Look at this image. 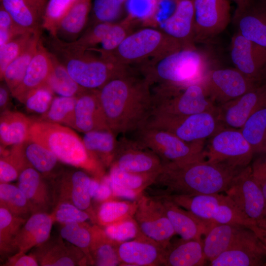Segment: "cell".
Returning a JSON list of instances; mask_svg holds the SVG:
<instances>
[{"label": "cell", "instance_id": "cell-1", "mask_svg": "<svg viewBox=\"0 0 266 266\" xmlns=\"http://www.w3.org/2000/svg\"><path fill=\"white\" fill-rule=\"evenodd\" d=\"M147 79L127 71L98 89L107 124L117 135L134 132L146 123L153 110V95Z\"/></svg>", "mask_w": 266, "mask_h": 266}, {"label": "cell", "instance_id": "cell-41", "mask_svg": "<svg viewBox=\"0 0 266 266\" xmlns=\"http://www.w3.org/2000/svg\"><path fill=\"white\" fill-rule=\"evenodd\" d=\"M53 68L46 84L60 96H78L85 89L69 75L65 66L52 55Z\"/></svg>", "mask_w": 266, "mask_h": 266}, {"label": "cell", "instance_id": "cell-35", "mask_svg": "<svg viewBox=\"0 0 266 266\" xmlns=\"http://www.w3.org/2000/svg\"><path fill=\"white\" fill-rule=\"evenodd\" d=\"M117 244V242L109 238L100 226H92V239L89 248L90 263L99 266L120 265Z\"/></svg>", "mask_w": 266, "mask_h": 266}, {"label": "cell", "instance_id": "cell-43", "mask_svg": "<svg viewBox=\"0 0 266 266\" xmlns=\"http://www.w3.org/2000/svg\"><path fill=\"white\" fill-rule=\"evenodd\" d=\"M76 97H54L48 110L41 115L39 120L72 127Z\"/></svg>", "mask_w": 266, "mask_h": 266}, {"label": "cell", "instance_id": "cell-7", "mask_svg": "<svg viewBox=\"0 0 266 266\" xmlns=\"http://www.w3.org/2000/svg\"><path fill=\"white\" fill-rule=\"evenodd\" d=\"M197 217L213 224H233L250 228L254 222L248 219L226 194L163 196Z\"/></svg>", "mask_w": 266, "mask_h": 266}, {"label": "cell", "instance_id": "cell-40", "mask_svg": "<svg viewBox=\"0 0 266 266\" xmlns=\"http://www.w3.org/2000/svg\"><path fill=\"white\" fill-rule=\"evenodd\" d=\"M136 207V200L133 202L106 200L102 202L95 213L94 221L103 228L133 217Z\"/></svg>", "mask_w": 266, "mask_h": 266}, {"label": "cell", "instance_id": "cell-38", "mask_svg": "<svg viewBox=\"0 0 266 266\" xmlns=\"http://www.w3.org/2000/svg\"><path fill=\"white\" fill-rule=\"evenodd\" d=\"M240 130L254 154L266 153V103L253 113Z\"/></svg>", "mask_w": 266, "mask_h": 266}, {"label": "cell", "instance_id": "cell-31", "mask_svg": "<svg viewBox=\"0 0 266 266\" xmlns=\"http://www.w3.org/2000/svg\"><path fill=\"white\" fill-rule=\"evenodd\" d=\"M207 261L203 252V239H183L170 243L165 249L163 266H201Z\"/></svg>", "mask_w": 266, "mask_h": 266}, {"label": "cell", "instance_id": "cell-23", "mask_svg": "<svg viewBox=\"0 0 266 266\" xmlns=\"http://www.w3.org/2000/svg\"><path fill=\"white\" fill-rule=\"evenodd\" d=\"M72 128L83 133L111 130L100 100L98 89H85L77 96Z\"/></svg>", "mask_w": 266, "mask_h": 266}, {"label": "cell", "instance_id": "cell-64", "mask_svg": "<svg viewBox=\"0 0 266 266\" xmlns=\"http://www.w3.org/2000/svg\"><path fill=\"white\" fill-rule=\"evenodd\" d=\"M262 188L263 192V194H264L265 200L266 214V182L262 186Z\"/></svg>", "mask_w": 266, "mask_h": 266}, {"label": "cell", "instance_id": "cell-37", "mask_svg": "<svg viewBox=\"0 0 266 266\" xmlns=\"http://www.w3.org/2000/svg\"><path fill=\"white\" fill-rule=\"evenodd\" d=\"M18 145L31 167L44 177L53 174L59 160L51 151L30 138Z\"/></svg>", "mask_w": 266, "mask_h": 266}, {"label": "cell", "instance_id": "cell-3", "mask_svg": "<svg viewBox=\"0 0 266 266\" xmlns=\"http://www.w3.org/2000/svg\"><path fill=\"white\" fill-rule=\"evenodd\" d=\"M29 138L51 151L62 163L97 176L102 174V165L87 151L82 139L67 126L33 120Z\"/></svg>", "mask_w": 266, "mask_h": 266}, {"label": "cell", "instance_id": "cell-15", "mask_svg": "<svg viewBox=\"0 0 266 266\" xmlns=\"http://www.w3.org/2000/svg\"><path fill=\"white\" fill-rule=\"evenodd\" d=\"M128 172L140 174L159 173L163 167L160 158L134 139L122 137L110 165Z\"/></svg>", "mask_w": 266, "mask_h": 266}, {"label": "cell", "instance_id": "cell-13", "mask_svg": "<svg viewBox=\"0 0 266 266\" xmlns=\"http://www.w3.org/2000/svg\"><path fill=\"white\" fill-rule=\"evenodd\" d=\"M136 200L137 207L133 218L140 231L144 235L166 248L176 233L161 200L142 194Z\"/></svg>", "mask_w": 266, "mask_h": 266}, {"label": "cell", "instance_id": "cell-22", "mask_svg": "<svg viewBox=\"0 0 266 266\" xmlns=\"http://www.w3.org/2000/svg\"><path fill=\"white\" fill-rule=\"evenodd\" d=\"M165 249L161 244L145 235L117 242L116 246L122 266H163Z\"/></svg>", "mask_w": 266, "mask_h": 266}, {"label": "cell", "instance_id": "cell-39", "mask_svg": "<svg viewBox=\"0 0 266 266\" xmlns=\"http://www.w3.org/2000/svg\"><path fill=\"white\" fill-rule=\"evenodd\" d=\"M41 32L35 33L27 49L6 67L3 77L11 93L22 82L29 66L35 54L40 38Z\"/></svg>", "mask_w": 266, "mask_h": 266}, {"label": "cell", "instance_id": "cell-32", "mask_svg": "<svg viewBox=\"0 0 266 266\" xmlns=\"http://www.w3.org/2000/svg\"><path fill=\"white\" fill-rule=\"evenodd\" d=\"M248 227L233 224H217L206 233L203 239V252L210 262L229 248Z\"/></svg>", "mask_w": 266, "mask_h": 266}, {"label": "cell", "instance_id": "cell-29", "mask_svg": "<svg viewBox=\"0 0 266 266\" xmlns=\"http://www.w3.org/2000/svg\"><path fill=\"white\" fill-rule=\"evenodd\" d=\"M52 68V55L45 49L41 39L22 82L11 95L20 101L29 92L45 85Z\"/></svg>", "mask_w": 266, "mask_h": 266}, {"label": "cell", "instance_id": "cell-46", "mask_svg": "<svg viewBox=\"0 0 266 266\" xmlns=\"http://www.w3.org/2000/svg\"><path fill=\"white\" fill-rule=\"evenodd\" d=\"M62 224L60 236L81 250L90 263L89 248L92 239V226L85 222H72Z\"/></svg>", "mask_w": 266, "mask_h": 266}, {"label": "cell", "instance_id": "cell-9", "mask_svg": "<svg viewBox=\"0 0 266 266\" xmlns=\"http://www.w3.org/2000/svg\"><path fill=\"white\" fill-rule=\"evenodd\" d=\"M166 131L187 142L204 141L225 128L216 111H206L181 117L151 116L146 123Z\"/></svg>", "mask_w": 266, "mask_h": 266}, {"label": "cell", "instance_id": "cell-17", "mask_svg": "<svg viewBox=\"0 0 266 266\" xmlns=\"http://www.w3.org/2000/svg\"><path fill=\"white\" fill-rule=\"evenodd\" d=\"M195 41H205L224 31L231 21L229 0H194Z\"/></svg>", "mask_w": 266, "mask_h": 266}, {"label": "cell", "instance_id": "cell-30", "mask_svg": "<svg viewBox=\"0 0 266 266\" xmlns=\"http://www.w3.org/2000/svg\"><path fill=\"white\" fill-rule=\"evenodd\" d=\"M43 177L30 166L25 168L18 178V187L27 198L34 213L46 212L54 201L53 193Z\"/></svg>", "mask_w": 266, "mask_h": 266}, {"label": "cell", "instance_id": "cell-36", "mask_svg": "<svg viewBox=\"0 0 266 266\" xmlns=\"http://www.w3.org/2000/svg\"><path fill=\"white\" fill-rule=\"evenodd\" d=\"M91 8V0H77L61 21L55 37L75 41L86 24Z\"/></svg>", "mask_w": 266, "mask_h": 266}, {"label": "cell", "instance_id": "cell-56", "mask_svg": "<svg viewBox=\"0 0 266 266\" xmlns=\"http://www.w3.org/2000/svg\"><path fill=\"white\" fill-rule=\"evenodd\" d=\"M89 192L91 198L98 201H106L112 196L110 187L101 180L99 181L97 179L91 178Z\"/></svg>", "mask_w": 266, "mask_h": 266}, {"label": "cell", "instance_id": "cell-60", "mask_svg": "<svg viewBox=\"0 0 266 266\" xmlns=\"http://www.w3.org/2000/svg\"><path fill=\"white\" fill-rule=\"evenodd\" d=\"M250 229L254 232L266 247V218L254 222Z\"/></svg>", "mask_w": 266, "mask_h": 266}, {"label": "cell", "instance_id": "cell-42", "mask_svg": "<svg viewBox=\"0 0 266 266\" xmlns=\"http://www.w3.org/2000/svg\"><path fill=\"white\" fill-rule=\"evenodd\" d=\"M0 207L24 218L34 213L30 203L20 189L8 183L0 184Z\"/></svg>", "mask_w": 266, "mask_h": 266}, {"label": "cell", "instance_id": "cell-57", "mask_svg": "<svg viewBox=\"0 0 266 266\" xmlns=\"http://www.w3.org/2000/svg\"><path fill=\"white\" fill-rule=\"evenodd\" d=\"M4 266H39L36 258L32 254L18 251L7 259Z\"/></svg>", "mask_w": 266, "mask_h": 266}, {"label": "cell", "instance_id": "cell-12", "mask_svg": "<svg viewBox=\"0 0 266 266\" xmlns=\"http://www.w3.org/2000/svg\"><path fill=\"white\" fill-rule=\"evenodd\" d=\"M225 193L254 223L266 218L262 188L254 178L250 166L241 169L234 177Z\"/></svg>", "mask_w": 266, "mask_h": 266}, {"label": "cell", "instance_id": "cell-59", "mask_svg": "<svg viewBox=\"0 0 266 266\" xmlns=\"http://www.w3.org/2000/svg\"><path fill=\"white\" fill-rule=\"evenodd\" d=\"M251 166L254 178L262 186L266 182V153L257 158Z\"/></svg>", "mask_w": 266, "mask_h": 266}, {"label": "cell", "instance_id": "cell-28", "mask_svg": "<svg viewBox=\"0 0 266 266\" xmlns=\"http://www.w3.org/2000/svg\"><path fill=\"white\" fill-rule=\"evenodd\" d=\"M49 0H0V5L11 15L15 22L27 32L42 29L45 9Z\"/></svg>", "mask_w": 266, "mask_h": 266}, {"label": "cell", "instance_id": "cell-26", "mask_svg": "<svg viewBox=\"0 0 266 266\" xmlns=\"http://www.w3.org/2000/svg\"><path fill=\"white\" fill-rule=\"evenodd\" d=\"M61 236L56 240L48 241L35 247L32 253L39 266H74L84 265L88 261L83 251L68 242L65 243Z\"/></svg>", "mask_w": 266, "mask_h": 266}, {"label": "cell", "instance_id": "cell-63", "mask_svg": "<svg viewBox=\"0 0 266 266\" xmlns=\"http://www.w3.org/2000/svg\"><path fill=\"white\" fill-rule=\"evenodd\" d=\"M260 84L266 87V66L263 71L261 79Z\"/></svg>", "mask_w": 266, "mask_h": 266}, {"label": "cell", "instance_id": "cell-58", "mask_svg": "<svg viewBox=\"0 0 266 266\" xmlns=\"http://www.w3.org/2000/svg\"><path fill=\"white\" fill-rule=\"evenodd\" d=\"M102 181L106 183L110 188L112 195L118 197H122L132 200H136L141 195L134 191L124 188L112 182L108 175L103 176Z\"/></svg>", "mask_w": 266, "mask_h": 266}, {"label": "cell", "instance_id": "cell-34", "mask_svg": "<svg viewBox=\"0 0 266 266\" xmlns=\"http://www.w3.org/2000/svg\"><path fill=\"white\" fill-rule=\"evenodd\" d=\"M116 135L111 130L92 131L82 138L87 151L102 165H111L118 144Z\"/></svg>", "mask_w": 266, "mask_h": 266}, {"label": "cell", "instance_id": "cell-14", "mask_svg": "<svg viewBox=\"0 0 266 266\" xmlns=\"http://www.w3.org/2000/svg\"><path fill=\"white\" fill-rule=\"evenodd\" d=\"M259 84L235 67L212 68L202 83L207 96L217 105L240 97Z\"/></svg>", "mask_w": 266, "mask_h": 266}, {"label": "cell", "instance_id": "cell-6", "mask_svg": "<svg viewBox=\"0 0 266 266\" xmlns=\"http://www.w3.org/2000/svg\"><path fill=\"white\" fill-rule=\"evenodd\" d=\"M152 95L151 116L181 117L217 110V105L208 98L202 83L184 88L159 86Z\"/></svg>", "mask_w": 266, "mask_h": 266}, {"label": "cell", "instance_id": "cell-11", "mask_svg": "<svg viewBox=\"0 0 266 266\" xmlns=\"http://www.w3.org/2000/svg\"><path fill=\"white\" fill-rule=\"evenodd\" d=\"M206 160L242 169L249 165L254 155L240 129L225 128L210 138Z\"/></svg>", "mask_w": 266, "mask_h": 266}, {"label": "cell", "instance_id": "cell-8", "mask_svg": "<svg viewBox=\"0 0 266 266\" xmlns=\"http://www.w3.org/2000/svg\"><path fill=\"white\" fill-rule=\"evenodd\" d=\"M183 48L179 42L163 31L145 28L127 35L111 59L124 66L140 63L150 57L162 58Z\"/></svg>", "mask_w": 266, "mask_h": 266}, {"label": "cell", "instance_id": "cell-62", "mask_svg": "<svg viewBox=\"0 0 266 266\" xmlns=\"http://www.w3.org/2000/svg\"><path fill=\"white\" fill-rule=\"evenodd\" d=\"M236 4V8H239L244 6L250 0H233Z\"/></svg>", "mask_w": 266, "mask_h": 266}, {"label": "cell", "instance_id": "cell-24", "mask_svg": "<svg viewBox=\"0 0 266 266\" xmlns=\"http://www.w3.org/2000/svg\"><path fill=\"white\" fill-rule=\"evenodd\" d=\"M163 31L179 42L183 48L195 47L194 0H175L171 14L162 23Z\"/></svg>", "mask_w": 266, "mask_h": 266}, {"label": "cell", "instance_id": "cell-18", "mask_svg": "<svg viewBox=\"0 0 266 266\" xmlns=\"http://www.w3.org/2000/svg\"><path fill=\"white\" fill-rule=\"evenodd\" d=\"M266 103V87L259 84L240 97L217 105L218 119L225 128L240 129L249 117Z\"/></svg>", "mask_w": 266, "mask_h": 266}, {"label": "cell", "instance_id": "cell-55", "mask_svg": "<svg viewBox=\"0 0 266 266\" xmlns=\"http://www.w3.org/2000/svg\"><path fill=\"white\" fill-rule=\"evenodd\" d=\"M127 36L122 26L112 23L100 42L103 50L106 52L114 51Z\"/></svg>", "mask_w": 266, "mask_h": 266}, {"label": "cell", "instance_id": "cell-33", "mask_svg": "<svg viewBox=\"0 0 266 266\" xmlns=\"http://www.w3.org/2000/svg\"><path fill=\"white\" fill-rule=\"evenodd\" d=\"M33 120L23 113L5 110L0 118V140L2 146L19 144L29 138Z\"/></svg>", "mask_w": 266, "mask_h": 266}, {"label": "cell", "instance_id": "cell-48", "mask_svg": "<svg viewBox=\"0 0 266 266\" xmlns=\"http://www.w3.org/2000/svg\"><path fill=\"white\" fill-rule=\"evenodd\" d=\"M37 32H27L20 34L0 48L1 80H3V74L7 66L27 49Z\"/></svg>", "mask_w": 266, "mask_h": 266}, {"label": "cell", "instance_id": "cell-51", "mask_svg": "<svg viewBox=\"0 0 266 266\" xmlns=\"http://www.w3.org/2000/svg\"><path fill=\"white\" fill-rule=\"evenodd\" d=\"M54 94L46 84L29 92L20 101L29 111L42 115L48 110L54 98Z\"/></svg>", "mask_w": 266, "mask_h": 266}, {"label": "cell", "instance_id": "cell-54", "mask_svg": "<svg viewBox=\"0 0 266 266\" xmlns=\"http://www.w3.org/2000/svg\"><path fill=\"white\" fill-rule=\"evenodd\" d=\"M27 32L19 27L11 15L0 6V48L17 35Z\"/></svg>", "mask_w": 266, "mask_h": 266}, {"label": "cell", "instance_id": "cell-21", "mask_svg": "<svg viewBox=\"0 0 266 266\" xmlns=\"http://www.w3.org/2000/svg\"><path fill=\"white\" fill-rule=\"evenodd\" d=\"M233 21L237 32L266 50V0H250L236 8Z\"/></svg>", "mask_w": 266, "mask_h": 266}, {"label": "cell", "instance_id": "cell-16", "mask_svg": "<svg viewBox=\"0 0 266 266\" xmlns=\"http://www.w3.org/2000/svg\"><path fill=\"white\" fill-rule=\"evenodd\" d=\"M209 266H266V247L254 232L247 228L229 248L210 261Z\"/></svg>", "mask_w": 266, "mask_h": 266}, {"label": "cell", "instance_id": "cell-20", "mask_svg": "<svg viewBox=\"0 0 266 266\" xmlns=\"http://www.w3.org/2000/svg\"><path fill=\"white\" fill-rule=\"evenodd\" d=\"M231 58L234 67L248 78L260 83L266 66V50L236 32L232 37Z\"/></svg>", "mask_w": 266, "mask_h": 266}, {"label": "cell", "instance_id": "cell-53", "mask_svg": "<svg viewBox=\"0 0 266 266\" xmlns=\"http://www.w3.org/2000/svg\"><path fill=\"white\" fill-rule=\"evenodd\" d=\"M54 221L61 224L72 222H84L92 219L90 215L75 205L66 202L56 203L51 213Z\"/></svg>", "mask_w": 266, "mask_h": 266}, {"label": "cell", "instance_id": "cell-10", "mask_svg": "<svg viewBox=\"0 0 266 266\" xmlns=\"http://www.w3.org/2000/svg\"><path fill=\"white\" fill-rule=\"evenodd\" d=\"M65 66L70 76L82 88L97 90L126 71L123 66L109 60L83 56V50L72 49Z\"/></svg>", "mask_w": 266, "mask_h": 266}, {"label": "cell", "instance_id": "cell-47", "mask_svg": "<svg viewBox=\"0 0 266 266\" xmlns=\"http://www.w3.org/2000/svg\"><path fill=\"white\" fill-rule=\"evenodd\" d=\"M157 175L128 172L111 166L108 176L114 183L141 195L144 189L153 183Z\"/></svg>", "mask_w": 266, "mask_h": 266}, {"label": "cell", "instance_id": "cell-52", "mask_svg": "<svg viewBox=\"0 0 266 266\" xmlns=\"http://www.w3.org/2000/svg\"><path fill=\"white\" fill-rule=\"evenodd\" d=\"M127 0H94L93 11L100 22L113 23L120 16Z\"/></svg>", "mask_w": 266, "mask_h": 266}, {"label": "cell", "instance_id": "cell-2", "mask_svg": "<svg viewBox=\"0 0 266 266\" xmlns=\"http://www.w3.org/2000/svg\"><path fill=\"white\" fill-rule=\"evenodd\" d=\"M241 169L206 160L163 165L151 185L153 196L172 194L201 195L225 192Z\"/></svg>", "mask_w": 266, "mask_h": 266}, {"label": "cell", "instance_id": "cell-49", "mask_svg": "<svg viewBox=\"0 0 266 266\" xmlns=\"http://www.w3.org/2000/svg\"><path fill=\"white\" fill-rule=\"evenodd\" d=\"M77 0H49L44 14L42 28L54 37L59 26Z\"/></svg>", "mask_w": 266, "mask_h": 266}, {"label": "cell", "instance_id": "cell-4", "mask_svg": "<svg viewBox=\"0 0 266 266\" xmlns=\"http://www.w3.org/2000/svg\"><path fill=\"white\" fill-rule=\"evenodd\" d=\"M145 72L144 77L151 85L184 88L202 83L212 69L211 57L208 52L195 47L183 48L156 61Z\"/></svg>", "mask_w": 266, "mask_h": 266}, {"label": "cell", "instance_id": "cell-25", "mask_svg": "<svg viewBox=\"0 0 266 266\" xmlns=\"http://www.w3.org/2000/svg\"><path fill=\"white\" fill-rule=\"evenodd\" d=\"M155 197L161 200L164 211L176 234L179 235L183 239H203L202 236H204L215 225L197 217L166 198Z\"/></svg>", "mask_w": 266, "mask_h": 266}, {"label": "cell", "instance_id": "cell-19", "mask_svg": "<svg viewBox=\"0 0 266 266\" xmlns=\"http://www.w3.org/2000/svg\"><path fill=\"white\" fill-rule=\"evenodd\" d=\"M91 178L84 171L75 170L65 172L58 176L54 191L56 203L66 202L87 212L94 221L92 212L91 197L89 188Z\"/></svg>", "mask_w": 266, "mask_h": 266}, {"label": "cell", "instance_id": "cell-50", "mask_svg": "<svg viewBox=\"0 0 266 266\" xmlns=\"http://www.w3.org/2000/svg\"><path fill=\"white\" fill-rule=\"evenodd\" d=\"M106 235L117 242H123L144 235L133 217L102 228Z\"/></svg>", "mask_w": 266, "mask_h": 266}, {"label": "cell", "instance_id": "cell-45", "mask_svg": "<svg viewBox=\"0 0 266 266\" xmlns=\"http://www.w3.org/2000/svg\"><path fill=\"white\" fill-rule=\"evenodd\" d=\"M30 166L19 145L12 146L9 151L2 153L0 157V183H9L18 179L21 172Z\"/></svg>", "mask_w": 266, "mask_h": 266}, {"label": "cell", "instance_id": "cell-27", "mask_svg": "<svg viewBox=\"0 0 266 266\" xmlns=\"http://www.w3.org/2000/svg\"><path fill=\"white\" fill-rule=\"evenodd\" d=\"M54 222L51 213L38 212L31 215L14 239V250L27 253L46 241Z\"/></svg>", "mask_w": 266, "mask_h": 266}, {"label": "cell", "instance_id": "cell-5", "mask_svg": "<svg viewBox=\"0 0 266 266\" xmlns=\"http://www.w3.org/2000/svg\"><path fill=\"white\" fill-rule=\"evenodd\" d=\"M133 133V139L155 153L163 165L206 160L204 141L187 142L147 123Z\"/></svg>", "mask_w": 266, "mask_h": 266}, {"label": "cell", "instance_id": "cell-61", "mask_svg": "<svg viewBox=\"0 0 266 266\" xmlns=\"http://www.w3.org/2000/svg\"><path fill=\"white\" fill-rule=\"evenodd\" d=\"M9 91L7 85H1L0 87V108L2 111L5 110L9 101Z\"/></svg>", "mask_w": 266, "mask_h": 266}, {"label": "cell", "instance_id": "cell-44", "mask_svg": "<svg viewBox=\"0 0 266 266\" xmlns=\"http://www.w3.org/2000/svg\"><path fill=\"white\" fill-rule=\"evenodd\" d=\"M27 219L13 215L0 207V252L1 255L14 251L13 242Z\"/></svg>", "mask_w": 266, "mask_h": 266}]
</instances>
